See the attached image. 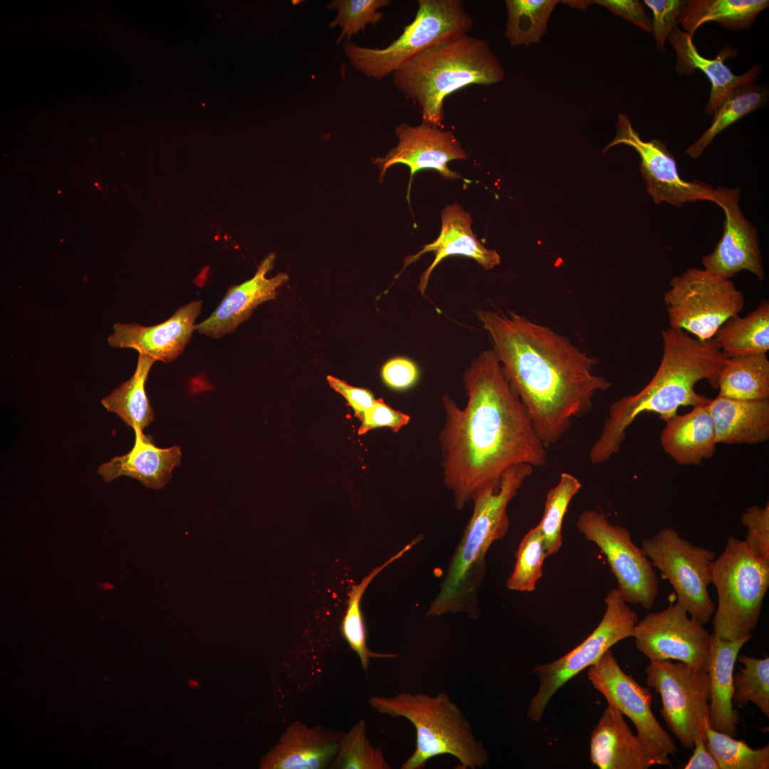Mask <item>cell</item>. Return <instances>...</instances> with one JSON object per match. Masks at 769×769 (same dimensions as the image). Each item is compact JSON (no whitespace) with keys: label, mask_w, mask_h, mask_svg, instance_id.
Returning a JSON list of instances; mask_svg holds the SVG:
<instances>
[{"label":"cell","mask_w":769,"mask_h":769,"mask_svg":"<svg viewBox=\"0 0 769 769\" xmlns=\"http://www.w3.org/2000/svg\"><path fill=\"white\" fill-rule=\"evenodd\" d=\"M366 722L360 721L342 736L332 769H390L380 748L373 746L366 734Z\"/></svg>","instance_id":"obj_39"},{"label":"cell","mask_w":769,"mask_h":769,"mask_svg":"<svg viewBox=\"0 0 769 769\" xmlns=\"http://www.w3.org/2000/svg\"><path fill=\"white\" fill-rule=\"evenodd\" d=\"M590 758L600 769H648L671 766L669 755L645 745L615 707L608 704L592 731Z\"/></svg>","instance_id":"obj_19"},{"label":"cell","mask_w":769,"mask_h":769,"mask_svg":"<svg viewBox=\"0 0 769 769\" xmlns=\"http://www.w3.org/2000/svg\"><path fill=\"white\" fill-rule=\"evenodd\" d=\"M587 677L608 704L632 721L637 736L645 745L669 755L676 754L677 747L673 738L652 712L653 696L649 688L640 685L626 674L610 650L588 668Z\"/></svg>","instance_id":"obj_16"},{"label":"cell","mask_w":769,"mask_h":769,"mask_svg":"<svg viewBox=\"0 0 769 769\" xmlns=\"http://www.w3.org/2000/svg\"><path fill=\"white\" fill-rule=\"evenodd\" d=\"M327 380L330 387L345 398L360 419L376 400L372 392L367 389L352 387L331 375Z\"/></svg>","instance_id":"obj_47"},{"label":"cell","mask_w":769,"mask_h":769,"mask_svg":"<svg viewBox=\"0 0 769 769\" xmlns=\"http://www.w3.org/2000/svg\"><path fill=\"white\" fill-rule=\"evenodd\" d=\"M641 548L672 585L677 603L691 617L707 624L716 610L708 590L716 552L691 543L671 528L643 540Z\"/></svg>","instance_id":"obj_11"},{"label":"cell","mask_w":769,"mask_h":769,"mask_svg":"<svg viewBox=\"0 0 769 769\" xmlns=\"http://www.w3.org/2000/svg\"><path fill=\"white\" fill-rule=\"evenodd\" d=\"M713 340L728 357L767 353L769 350V302L760 301L745 317L734 315L717 330Z\"/></svg>","instance_id":"obj_30"},{"label":"cell","mask_w":769,"mask_h":769,"mask_svg":"<svg viewBox=\"0 0 769 769\" xmlns=\"http://www.w3.org/2000/svg\"><path fill=\"white\" fill-rule=\"evenodd\" d=\"M718 596L713 633L726 640L753 636L769 587V562L744 540L730 536L711 565Z\"/></svg>","instance_id":"obj_7"},{"label":"cell","mask_w":769,"mask_h":769,"mask_svg":"<svg viewBox=\"0 0 769 769\" xmlns=\"http://www.w3.org/2000/svg\"><path fill=\"white\" fill-rule=\"evenodd\" d=\"M742 664L740 671L733 676L732 701L741 706L755 704L769 718V658L738 656Z\"/></svg>","instance_id":"obj_37"},{"label":"cell","mask_w":769,"mask_h":769,"mask_svg":"<svg viewBox=\"0 0 769 769\" xmlns=\"http://www.w3.org/2000/svg\"><path fill=\"white\" fill-rule=\"evenodd\" d=\"M362 423L358 429L359 434L379 427H389L397 432L407 425L410 420L409 415L397 411L386 404L382 399H376L373 405L368 409L360 419Z\"/></svg>","instance_id":"obj_44"},{"label":"cell","mask_w":769,"mask_h":769,"mask_svg":"<svg viewBox=\"0 0 769 769\" xmlns=\"http://www.w3.org/2000/svg\"><path fill=\"white\" fill-rule=\"evenodd\" d=\"M543 537L539 527L531 528L523 538L516 553V563L506 581L508 589L532 592L543 575L547 557Z\"/></svg>","instance_id":"obj_40"},{"label":"cell","mask_w":769,"mask_h":769,"mask_svg":"<svg viewBox=\"0 0 769 769\" xmlns=\"http://www.w3.org/2000/svg\"><path fill=\"white\" fill-rule=\"evenodd\" d=\"M503 373L546 449L592 409L612 383L594 373L595 358L550 328L514 312H476Z\"/></svg>","instance_id":"obj_2"},{"label":"cell","mask_w":769,"mask_h":769,"mask_svg":"<svg viewBox=\"0 0 769 769\" xmlns=\"http://www.w3.org/2000/svg\"><path fill=\"white\" fill-rule=\"evenodd\" d=\"M710 634L676 603L638 620L632 637L636 648L649 661L676 660L706 671Z\"/></svg>","instance_id":"obj_14"},{"label":"cell","mask_w":769,"mask_h":769,"mask_svg":"<svg viewBox=\"0 0 769 769\" xmlns=\"http://www.w3.org/2000/svg\"><path fill=\"white\" fill-rule=\"evenodd\" d=\"M472 222L471 215L461 204L454 203L447 205L441 212V229L437 239L424 245L417 253L405 258L403 269L419 260L425 253L431 251L434 253L433 262L422 273L419 281V290L422 293L427 288L433 270L448 256L459 255L469 257L487 270L500 263L498 252L486 248L477 239L471 228Z\"/></svg>","instance_id":"obj_24"},{"label":"cell","mask_w":769,"mask_h":769,"mask_svg":"<svg viewBox=\"0 0 769 769\" xmlns=\"http://www.w3.org/2000/svg\"><path fill=\"white\" fill-rule=\"evenodd\" d=\"M768 6V0H687L679 23L691 36L711 21L728 30H746Z\"/></svg>","instance_id":"obj_29"},{"label":"cell","mask_w":769,"mask_h":769,"mask_svg":"<svg viewBox=\"0 0 769 769\" xmlns=\"http://www.w3.org/2000/svg\"><path fill=\"white\" fill-rule=\"evenodd\" d=\"M718 205L725 213L723 236L710 254L702 257L704 269L726 279L742 270L765 278L763 258L755 228L745 218L739 205L741 190L718 187Z\"/></svg>","instance_id":"obj_18"},{"label":"cell","mask_w":769,"mask_h":769,"mask_svg":"<svg viewBox=\"0 0 769 769\" xmlns=\"http://www.w3.org/2000/svg\"><path fill=\"white\" fill-rule=\"evenodd\" d=\"M747 528L745 541L764 560L769 562V503L764 507L753 505L741 516Z\"/></svg>","instance_id":"obj_43"},{"label":"cell","mask_w":769,"mask_h":769,"mask_svg":"<svg viewBox=\"0 0 769 769\" xmlns=\"http://www.w3.org/2000/svg\"><path fill=\"white\" fill-rule=\"evenodd\" d=\"M769 90L766 84L756 83L742 88L731 95L713 115L711 126L686 150L692 158L699 157L713 138L747 114L767 106Z\"/></svg>","instance_id":"obj_34"},{"label":"cell","mask_w":769,"mask_h":769,"mask_svg":"<svg viewBox=\"0 0 769 769\" xmlns=\"http://www.w3.org/2000/svg\"><path fill=\"white\" fill-rule=\"evenodd\" d=\"M660 441L664 451L681 465H699L713 456L716 449L715 427L708 404L665 420Z\"/></svg>","instance_id":"obj_28"},{"label":"cell","mask_w":769,"mask_h":769,"mask_svg":"<svg viewBox=\"0 0 769 769\" xmlns=\"http://www.w3.org/2000/svg\"><path fill=\"white\" fill-rule=\"evenodd\" d=\"M413 21L384 48L350 41L344 51L352 66L366 76L382 79L421 55L468 34L474 21L460 0H419Z\"/></svg>","instance_id":"obj_8"},{"label":"cell","mask_w":769,"mask_h":769,"mask_svg":"<svg viewBox=\"0 0 769 769\" xmlns=\"http://www.w3.org/2000/svg\"><path fill=\"white\" fill-rule=\"evenodd\" d=\"M392 77L397 88L417 105L422 122L442 128L447 96L471 85L499 83L504 71L485 41L466 34L421 55Z\"/></svg>","instance_id":"obj_5"},{"label":"cell","mask_w":769,"mask_h":769,"mask_svg":"<svg viewBox=\"0 0 769 769\" xmlns=\"http://www.w3.org/2000/svg\"><path fill=\"white\" fill-rule=\"evenodd\" d=\"M664 300L669 328L701 340L713 338L718 328L744 308V296L731 279L706 269L689 268L674 276Z\"/></svg>","instance_id":"obj_9"},{"label":"cell","mask_w":769,"mask_h":769,"mask_svg":"<svg viewBox=\"0 0 769 769\" xmlns=\"http://www.w3.org/2000/svg\"><path fill=\"white\" fill-rule=\"evenodd\" d=\"M384 382L390 388L397 390L411 387L417 381L419 370L411 360L395 357L387 361L381 371Z\"/></svg>","instance_id":"obj_45"},{"label":"cell","mask_w":769,"mask_h":769,"mask_svg":"<svg viewBox=\"0 0 769 769\" xmlns=\"http://www.w3.org/2000/svg\"><path fill=\"white\" fill-rule=\"evenodd\" d=\"M134 431L135 439L132 449L102 464L97 473L106 482L127 476L138 480L146 487L159 489L171 478L172 469L180 464L181 449L178 446L159 448L151 435L144 434L138 429Z\"/></svg>","instance_id":"obj_26"},{"label":"cell","mask_w":769,"mask_h":769,"mask_svg":"<svg viewBox=\"0 0 769 769\" xmlns=\"http://www.w3.org/2000/svg\"><path fill=\"white\" fill-rule=\"evenodd\" d=\"M753 636L726 640L710 634V649L706 673L708 680L710 727L736 737L740 720L733 707V671L738 653Z\"/></svg>","instance_id":"obj_25"},{"label":"cell","mask_w":769,"mask_h":769,"mask_svg":"<svg viewBox=\"0 0 769 769\" xmlns=\"http://www.w3.org/2000/svg\"><path fill=\"white\" fill-rule=\"evenodd\" d=\"M687 0H644L652 12V34L659 51L665 50V43L671 31L680 23Z\"/></svg>","instance_id":"obj_42"},{"label":"cell","mask_w":769,"mask_h":769,"mask_svg":"<svg viewBox=\"0 0 769 769\" xmlns=\"http://www.w3.org/2000/svg\"><path fill=\"white\" fill-rule=\"evenodd\" d=\"M533 472L529 464L515 465L502 474L499 486L489 484L474 493L472 515L427 616L465 612L473 619L479 617L478 595L486 573V555L493 542L506 537L510 525L508 504Z\"/></svg>","instance_id":"obj_4"},{"label":"cell","mask_w":769,"mask_h":769,"mask_svg":"<svg viewBox=\"0 0 769 769\" xmlns=\"http://www.w3.org/2000/svg\"><path fill=\"white\" fill-rule=\"evenodd\" d=\"M276 256L269 253L260 263L249 280L231 286L212 314L196 325L200 333L220 338L234 331L246 320L261 303L276 298L277 289L285 284L288 276L280 273L268 278L267 273L274 265Z\"/></svg>","instance_id":"obj_21"},{"label":"cell","mask_w":769,"mask_h":769,"mask_svg":"<svg viewBox=\"0 0 769 769\" xmlns=\"http://www.w3.org/2000/svg\"><path fill=\"white\" fill-rule=\"evenodd\" d=\"M577 528L605 555L624 600L650 610L658 595L659 580L644 550L632 541L630 531L594 510L581 513Z\"/></svg>","instance_id":"obj_13"},{"label":"cell","mask_w":769,"mask_h":769,"mask_svg":"<svg viewBox=\"0 0 769 769\" xmlns=\"http://www.w3.org/2000/svg\"><path fill=\"white\" fill-rule=\"evenodd\" d=\"M590 3L605 7L615 15L652 34V20L643 3L638 0H595Z\"/></svg>","instance_id":"obj_46"},{"label":"cell","mask_w":769,"mask_h":769,"mask_svg":"<svg viewBox=\"0 0 769 769\" xmlns=\"http://www.w3.org/2000/svg\"><path fill=\"white\" fill-rule=\"evenodd\" d=\"M616 135L603 152L619 144L632 147L641 159L639 169L647 184V192L654 201L676 206L698 200L711 201L718 204L719 197L716 189L697 180L683 179L677 169L674 156L666 143L660 140H643L634 129L629 117L620 113L616 123Z\"/></svg>","instance_id":"obj_15"},{"label":"cell","mask_w":769,"mask_h":769,"mask_svg":"<svg viewBox=\"0 0 769 769\" xmlns=\"http://www.w3.org/2000/svg\"><path fill=\"white\" fill-rule=\"evenodd\" d=\"M558 0H507L506 36L512 46L540 41Z\"/></svg>","instance_id":"obj_35"},{"label":"cell","mask_w":769,"mask_h":769,"mask_svg":"<svg viewBox=\"0 0 769 769\" xmlns=\"http://www.w3.org/2000/svg\"><path fill=\"white\" fill-rule=\"evenodd\" d=\"M694 752L684 769H721L706 745V735L700 734L694 742Z\"/></svg>","instance_id":"obj_48"},{"label":"cell","mask_w":769,"mask_h":769,"mask_svg":"<svg viewBox=\"0 0 769 769\" xmlns=\"http://www.w3.org/2000/svg\"><path fill=\"white\" fill-rule=\"evenodd\" d=\"M661 338V362L650 382L639 392L610 406L601 433L590 450L592 464H604L619 451L627 428L639 414L656 413L665 420L677 414L680 407L709 403L711 399L694 389L699 381L706 380L718 388L726 357L713 338L701 340L671 328L663 330Z\"/></svg>","instance_id":"obj_3"},{"label":"cell","mask_w":769,"mask_h":769,"mask_svg":"<svg viewBox=\"0 0 769 769\" xmlns=\"http://www.w3.org/2000/svg\"><path fill=\"white\" fill-rule=\"evenodd\" d=\"M464 383L468 397L464 408L447 395L442 398L446 417L439 436L444 483L459 510L483 487L498 486L508 469L520 464L541 467L548 459L547 449L493 350L473 360Z\"/></svg>","instance_id":"obj_1"},{"label":"cell","mask_w":769,"mask_h":769,"mask_svg":"<svg viewBox=\"0 0 769 769\" xmlns=\"http://www.w3.org/2000/svg\"><path fill=\"white\" fill-rule=\"evenodd\" d=\"M706 745L721 769L769 768V744L753 748L744 740L735 739L708 727Z\"/></svg>","instance_id":"obj_38"},{"label":"cell","mask_w":769,"mask_h":769,"mask_svg":"<svg viewBox=\"0 0 769 769\" xmlns=\"http://www.w3.org/2000/svg\"><path fill=\"white\" fill-rule=\"evenodd\" d=\"M370 704L380 714L406 718L415 728L416 747L402 769H423L431 758L442 755L454 756L462 769L481 768L488 762L483 742L444 692L435 696L407 692L394 697L376 696L370 699Z\"/></svg>","instance_id":"obj_6"},{"label":"cell","mask_w":769,"mask_h":769,"mask_svg":"<svg viewBox=\"0 0 769 769\" xmlns=\"http://www.w3.org/2000/svg\"><path fill=\"white\" fill-rule=\"evenodd\" d=\"M647 684L661 696V715L667 728L687 748L710 727L708 680L706 670L681 661H650Z\"/></svg>","instance_id":"obj_12"},{"label":"cell","mask_w":769,"mask_h":769,"mask_svg":"<svg viewBox=\"0 0 769 769\" xmlns=\"http://www.w3.org/2000/svg\"><path fill=\"white\" fill-rule=\"evenodd\" d=\"M340 730L293 722L278 743L261 759L262 769H324L335 758L344 735Z\"/></svg>","instance_id":"obj_23"},{"label":"cell","mask_w":769,"mask_h":769,"mask_svg":"<svg viewBox=\"0 0 769 769\" xmlns=\"http://www.w3.org/2000/svg\"><path fill=\"white\" fill-rule=\"evenodd\" d=\"M398 143L382 157L372 162L380 171L382 182L387 169L397 164L409 167L410 179L407 199L409 202L410 188L414 174L422 169H434L444 178L459 179L461 175L451 170L447 164L454 159H465L467 155L454 134L449 130L424 122L417 126L402 123L395 129Z\"/></svg>","instance_id":"obj_17"},{"label":"cell","mask_w":769,"mask_h":769,"mask_svg":"<svg viewBox=\"0 0 769 769\" xmlns=\"http://www.w3.org/2000/svg\"><path fill=\"white\" fill-rule=\"evenodd\" d=\"M668 40L676 52L675 71L679 75H691L696 70L701 71L711 85L709 99L704 113L713 115L731 95L752 83H756L762 73V67L753 66L742 75H736L724 63V60L733 54V49L723 48L717 58L708 59L697 51L693 36L682 31L678 26L670 33Z\"/></svg>","instance_id":"obj_22"},{"label":"cell","mask_w":769,"mask_h":769,"mask_svg":"<svg viewBox=\"0 0 769 769\" xmlns=\"http://www.w3.org/2000/svg\"><path fill=\"white\" fill-rule=\"evenodd\" d=\"M155 362L154 359L139 354L133 375L101 400L108 412L116 414L134 430L142 431L155 419L145 387Z\"/></svg>","instance_id":"obj_32"},{"label":"cell","mask_w":769,"mask_h":769,"mask_svg":"<svg viewBox=\"0 0 769 769\" xmlns=\"http://www.w3.org/2000/svg\"><path fill=\"white\" fill-rule=\"evenodd\" d=\"M202 305V300L192 301L167 320L152 326L115 323L108 342L116 348L134 349L155 361L170 362L182 353L190 340Z\"/></svg>","instance_id":"obj_20"},{"label":"cell","mask_w":769,"mask_h":769,"mask_svg":"<svg viewBox=\"0 0 769 769\" xmlns=\"http://www.w3.org/2000/svg\"><path fill=\"white\" fill-rule=\"evenodd\" d=\"M422 538V535L417 536L394 556L389 558L383 564L374 568L363 577L360 583L353 585L348 592L347 607L341 622V632L350 648L359 657L364 670H367L369 661L371 659L394 658L398 656L397 654L375 652L368 648L365 624L360 605L364 592L375 576L390 563L400 558L404 553L411 550Z\"/></svg>","instance_id":"obj_33"},{"label":"cell","mask_w":769,"mask_h":769,"mask_svg":"<svg viewBox=\"0 0 769 769\" xmlns=\"http://www.w3.org/2000/svg\"><path fill=\"white\" fill-rule=\"evenodd\" d=\"M605 603L602 620L582 643L552 662L535 666L533 671L540 684L528 708L531 721H540L552 697L569 680L596 663L614 644L633 637L638 616L617 588L608 591Z\"/></svg>","instance_id":"obj_10"},{"label":"cell","mask_w":769,"mask_h":769,"mask_svg":"<svg viewBox=\"0 0 769 769\" xmlns=\"http://www.w3.org/2000/svg\"><path fill=\"white\" fill-rule=\"evenodd\" d=\"M717 444L755 445L769 439V398L717 396L708 404Z\"/></svg>","instance_id":"obj_27"},{"label":"cell","mask_w":769,"mask_h":769,"mask_svg":"<svg viewBox=\"0 0 769 769\" xmlns=\"http://www.w3.org/2000/svg\"><path fill=\"white\" fill-rule=\"evenodd\" d=\"M581 488V482L575 476L563 472L558 483L547 493L543 516L538 526L548 556L557 553L562 546L563 520L571 500Z\"/></svg>","instance_id":"obj_36"},{"label":"cell","mask_w":769,"mask_h":769,"mask_svg":"<svg viewBox=\"0 0 769 769\" xmlns=\"http://www.w3.org/2000/svg\"><path fill=\"white\" fill-rule=\"evenodd\" d=\"M389 3V0H334L328 3V9L338 11L329 27L340 26L342 29L337 42L365 31L369 23L377 24L383 17L379 10Z\"/></svg>","instance_id":"obj_41"},{"label":"cell","mask_w":769,"mask_h":769,"mask_svg":"<svg viewBox=\"0 0 769 769\" xmlns=\"http://www.w3.org/2000/svg\"><path fill=\"white\" fill-rule=\"evenodd\" d=\"M718 396L738 399L769 398L766 353L728 357L718 377Z\"/></svg>","instance_id":"obj_31"}]
</instances>
